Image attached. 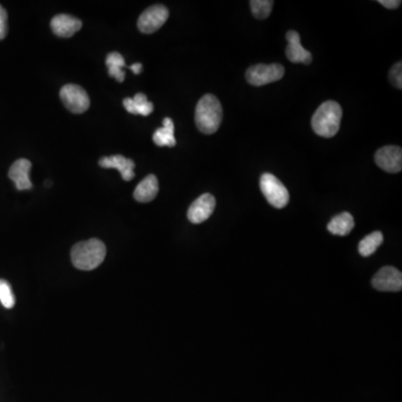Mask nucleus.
<instances>
[{
    "label": "nucleus",
    "instance_id": "a878e982",
    "mask_svg": "<svg viewBox=\"0 0 402 402\" xmlns=\"http://www.w3.org/2000/svg\"><path fill=\"white\" fill-rule=\"evenodd\" d=\"M129 69H130L131 71H132L133 73H134V74L139 75L140 74L141 71H142L143 69L142 64L141 63L133 64V65H131V67H129Z\"/></svg>",
    "mask_w": 402,
    "mask_h": 402
},
{
    "label": "nucleus",
    "instance_id": "9b49d317",
    "mask_svg": "<svg viewBox=\"0 0 402 402\" xmlns=\"http://www.w3.org/2000/svg\"><path fill=\"white\" fill-rule=\"evenodd\" d=\"M83 23L76 17L61 13L50 21V27L54 34L59 38H69L76 34L82 28Z\"/></svg>",
    "mask_w": 402,
    "mask_h": 402
},
{
    "label": "nucleus",
    "instance_id": "f257e3e1",
    "mask_svg": "<svg viewBox=\"0 0 402 402\" xmlns=\"http://www.w3.org/2000/svg\"><path fill=\"white\" fill-rule=\"evenodd\" d=\"M105 256V245L96 239L77 243L71 251V263L81 270H96L103 263Z\"/></svg>",
    "mask_w": 402,
    "mask_h": 402
},
{
    "label": "nucleus",
    "instance_id": "aec40b11",
    "mask_svg": "<svg viewBox=\"0 0 402 402\" xmlns=\"http://www.w3.org/2000/svg\"><path fill=\"white\" fill-rule=\"evenodd\" d=\"M382 241H384V235L380 231H374L367 236L365 239L359 243V253L363 257L371 256V255L376 253L377 249L381 246Z\"/></svg>",
    "mask_w": 402,
    "mask_h": 402
},
{
    "label": "nucleus",
    "instance_id": "dca6fc26",
    "mask_svg": "<svg viewBox=\"0 0 402 402\" xmlns=\"http://www.w3.org/2000/svg\"><path fill=\"white\" fill-rule=\"evenodd\" d=\"M125 110L131 114H139L143 117H148L154 112V104L149 102L146 94L138 93L134 98H127L123 100Z\"/></svg>",
    "mask_w": 402,
    "mask_h": 402
},
{
    "label": "nucleus",
    "instance_id": "7ed1b4c3",
    "mask_svg": "<svg viewBox=\"0 0 402 402\" xmlns=\"http://www.w3.org/2000/svg\"><path fill=\"white\" fill-rule=\"evenodd\" d=\"M197 127L205 134H212L219 129L222 121V108L219 100L212 94L202 96L196 108Z\"/></svg>",
    "mask_w": 402,
    "mask_h": 402
},
{
    "label": "nucleus",
    "instance_id": "f3484780",
    "mask_svg": "<svg viewBox=\"0 0 402 402\" xmlns=\"http://www.w3.org/2000/svg\"><path fill=\"white\" fill-rule=\"evenodd\" d=\"M355 228V219L350 212H342L328 222V229L330 233L338 236H347Z\"/></svg>",
    "mask_w": 402,
    "mask_h": 402
},
{
    "label": "nucleus",
    "instance_id": "a211bd4d",
    "mask_svg": "<svg viewBox=\"0 0 402 402\" xmlns=\"http://www.w3.org/2000/svg\"><path fill=\"white\" fill-rule=\"evenodd\" d=\"M154 142L158 147H175V125L170 117L163 120V127L154 132Z\"/></svg>",
    "mask_w": 402,
    "mask_h": 402
},
{
    "label": "nucleus",
    "instance_id": "6e6552de",
    "mask_svg": "<svg viewBox=\"0 0 402 402\" xmlns=\"http://www.w3.org/2000/svg\"><path fill=\"white\" fill-rule=\"evenodd\" d=\"M372 285L374 289L381 292L401 291V272L391 266L381 268L373 277Z\"/></svg>",
    "mask_w": 402,
    "mask_h": 402
},
{
    "label": "nucleus",
    "instance_id": "423d86ee",
    "mask_svg": "<svg viewBox=\"0 0 402 402\" xmlns=\"http://www.w3.org/2000/svg\"><path fill=\"white\" fill-rule=\"evenodd\" d=\"M62 102L71 113L81 114L88 111L91 100L88 93L80 85L67 84L59 92Z\"/></svg>",
    "mask_w": 402,
    "mask_h": 402
},
{
    "label": "nucleus",
    "instance_id": "393cba45",
    "mask_svg": "<svg viewBox=\"0 0 402 402\" xmlns=\"http://www.w3.org/2000/svg\"><path fill=\"white\" fill-rule=\"evenodd\" d=\"M379 4L388 9H396L401 5L400 0H379Z\"/></svg>",
    "mask_w": 402,
    "mask_h": 402
},
{
    "label": "nucleus",
    "instance_id": "5701e85b",
    "mask_svg": "<svg viewBox=\"0 0 402 402\" xmlns=\"http://www.w3.org/2000/svg\"><path fill=\"white\" fill-rule=\"evenodd\" d=\"M402 64L401 62L399 63L396 64L394 67H392L391 71H390V81H391L392 84L396 86V88H399L401 90L402 88Z\"/></svg>",
    "mask_w": 402,
    "mask_h": 402
},
{
    "label": "nucleus",
    "instance_id": "f03ea898",
    "mask_svg": "<svg viewBox=\"0 0 402 402\" xmlns=\"http://www.w3.org/2000/svg\"><path fill=\"white\" fill-rule=\"evenodd\" d=\"M342 108L334 100L321 104L312 117V127L316 134L323 138H332L339 132L341 125Z\"/></svg>",
    "mask_w": 402,
    "mask_h": 402
},
{
    "label": "nucleus",
    "instance_id": "ddd939ff",
    "mask_svg": "<svg viewBox=\"0 0 402 402\" xmlns=\"http://www.w3.org/2000/svg\"><path fill=\"white\" fill-rule=\"evenodd\" d=\"M32 169V162L27 159H19L13 162L9 169V178L16 185L17 190H30L33 188L30 179V172Z\"/></svg>",
    "mask_w": 402,
    "mask_h": 402
},
{
    "label": "nucleus",
    "instance_id": "0eeeda50",
    "mask_svg": "<svg viewBox=\"0 0 402 402\" xmlns=\"http://www.w3.org/2000/svg\"><path fill=\"white\" fill-rule=\"evenodd\" d=\"M168 18H169V11L166 6H151L139 17V30L144 34H154L163 26Z\"/></svg>",
    "mask_w": 402,
    "mask_h": 402
},
{
    "label": "nucleus",
    "instance_id": "2eb2a0df",
    "mask_svg": "<svg viewBox=\"0 0 402 402\" xmlns=\"http://www.w3.org/2000/svg\"><path fill=\"white\" fill-rule=\"evenodd\" d=\"M159 193V183L156 176L149 175L135 188L134 199L139 202H150Z\"/></svg>",
    "mask_w": 402,
    "mask_h": 402
},
{
    "label": "nucleus",
    "instance_id": "39448f33",
    "mask_svg": "<svg viewBox=\"0 0 402 402\" xmlns=\"http://www.w3.org/2000/svg\"><path fill=\"white\" fill-rule=\"evenodd\" d=\"M284 67L280 64H257L249 67L246 73V79L249 84L254 86H263L270 83L277 82L284 76Z\"/></svg>",
    "mask_w": 402,
    "mask_h": 402
},
{
    "label": "nucleus",
    "instance_id": "6ab92c4d",
    "mask_svg": "<svg viewBox=\"0 0 402 402\" xmlns=\"http://www.w3.org/2000/svg\"><path fill=\"white\" fill-rule=\"evenodd\" d=\"M106 67L109 69L110 76L114 77L120 83L125 81V73L123 67H125V61L121 54L117 52L110 53L106 57Z\"/></svg>",
    "mask_w": 402,
    "mask_h": 402
},
{
    "label": "nucleus",
    "instance_id": "412c9836",
    "mask_svg": "<svg viewBox=\"0 0 402 402\" xmlns=\"http://www.w3.org/2000/svg\"><path fill=\"white\" fill-rule=\"evenodd\" d=\"M249 4H251V13L257 19L268 18L274 5L270 0H251Z\"/></svg>",
    "mask_w": 402,
    "mask_h": 402
},
{
    "label": "nucleus",
    "instance_id": "4be33fe9",
    "mask_svg": "<svg viewBox=\"0 0 402 402\" xmlns=\"http://www.w3.org/2000/svg\"><path fill=\"white\" fill-rule=\"evenodd\" d=\"M0 303L5 309H13L16 303V299L13 297V289L11 284L5 280H0Z\"/></svg>",
    "mask_w": 402,
    "mask_h": 402
},
{
    "label": "nucleus",
    "instance_id": "b1692460",
    "mask_svg": "<svg viewBox=\"0 0 402 402\" xmlns=\"http://www.w3.org/2000/svg\"><path fill=\"white\" fill-rule=\"evenodd\" d=\"M8 16H7V11L4 8L3 6L0 5V40H4L6 35L8 33Z\"/></svg>",
    "mask_w": 402,
    "mask_h": 402
},
{
    "label": "nucleus",
    "instance_id": "20e7f679",
    "mask_svg": "<svg viewBox=\"0 0 402 402\" xmlns=\"http://www.w3.org/2000/svg\"><path fill=\"white\" fill-rule=\"evenodd\" d=\"M260 190L268 202L277 209H282L289 204V193L285 185L275 176L264 173L260 178Z\"/></svg>",
    "mask_w": 402,
    "mask_h": 402
},
{
    "label": "nucleus",
    "instance_id": "f8f14e48",
    "mask_svg": "<svg viewBox=\"0 0 402 402\" xmlns=\"http://www.w3.org/2000/svg\"><path fill=\"white\" fill-rule=\"evenodd\" d=\"M286 40L289 42V45L286 47V55L292 63L310 64L312 62L310 52L302 46L299 33L289 30L286 34Z\"/></svg>",
    "mask_w": 402,
    "mask_h": 402
},
{
    "label": "nucleus",
    "instance_id": "1a4fd4ad",
    "mask_svg": "<svg viewBox=\"0 0 402 402\" xmlns=\"http://www.w3.org/2000/svg\"><path fill=\"white\" fill-rule=\"evenodd\" d=\"M378 167L389 173H398L402 169V150L400 147L388 146L378 150L376 154Z\"/></svg>",
    "mask_w": 402,
    "mask_h": 402
},
{
    "label": "nucleus",
    "instance_id": "4468645a",
    "mask_svg": "<svg viewBox=\"0 0 402 402\" xmlns=\"http://www.w3.org/2000/svg\"><path fill=\"white\" fill-rule=\"evenodd\" d=\"M98 163H100V167L105 168V169L119 170L123 180L131 181L134 178V161L127 159L125 156H120V154L104 156L98 161Z\"/></svg>",
    "mask_w": 402,
    "mask_h": 402
},
{
    "label": "nucleus",
    "instance_id": "9d476101",
    "mask_svg": "<svg viewBox=\"0 0 402 402\" xmlns=\"http://www.w3.org/2000/svg\"><path fill=\"white\" fill-rule=\"evenodd\" d=\"M216 207V199L210 193H205L189 207L188 219L193 224H201L212 216Z\"/></svg>",
    "mask_w": 402,
    "mask_h": 402
}]
</instances>
